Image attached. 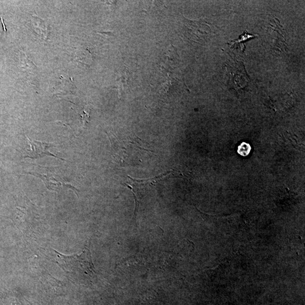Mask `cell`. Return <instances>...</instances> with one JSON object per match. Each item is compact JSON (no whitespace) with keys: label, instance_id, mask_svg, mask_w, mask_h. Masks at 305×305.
<instances>
[{"label":"cell","instance_id":"cell-3","mask_svg":"<svg viewBox=\"0 0 305 305\" xmlns=\"http://www.w3.org/2000/svg\"><path fill=\"white\" fill-rule=\"evenodd\" d=\"M27 140L30 145L31 149L30 150H27V156L26 158L29 157L32 158V159H37V158L48 156L65 161L62 158L56 157L50 152L49 149L52 147V144L44 141L32 140L29 137H27Z\"/></svg>","mask_w":305,"mask_h":305},{"label":"cell","instance_id":"cell-2","mask_svg":"<svg viewBox=\"0 0 305 305\" xmlns=\"http://www.w3.org/2000/svg\"><path fill=\"white\" fill-rule=\"evenodd\" d=\"M184 25L186 36L193 42H203L211 33V27L209 24L203 20L192 21L184 18Z\"/></svg>","mask_w":305,"mask_h":305},{"label":"cell","instance_id":"cell-4","mask_svg":"<svg viewBox=\"0 0 305 305\" xmlns=\"http://www.w3.org/2000/svg\"><path fill=\"white\" fill-rule=\"evenodd\" d=\"M36 176H38L42 179L46 188L51 191H57L62 189V187H68L72 189L74 191H79L78 190L70 184H66L65 182L62 180L57 179L53 176H50L49 174H37Z\"/></svg>","mask_w":305,"mask_h":305},{"label":"cell","instance_id":"cell-1","mask_svg":"<svg viewBox=\"0 0 305 305\" xmlns=\"http://www.w3.org/2000/svg\"><path fill=\"white\" fill-rule=\"evenodd\" d=\"M90 245V242L86 244L80 255L66 256L54 251L57 255L58 266L70 275H94L96 274V269L92 262Z\"/></svg>","mask_w":305,"mask_h":305}]
</instances>
